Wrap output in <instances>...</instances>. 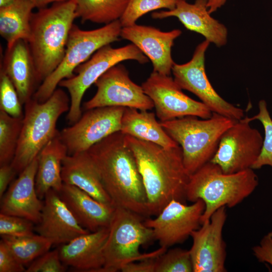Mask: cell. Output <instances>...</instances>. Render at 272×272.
<instances>
[{
	"label": "cell",
	"mask_w": 272,
	"mask_h": 272,
	"mask_svg": "<svg viewBox=\"0 0 272 272\" xmlns=\"http://www.w3.org/2000/svg\"><path fill=\"white\" fill-rule=\"evenodd\" d=\"M133 152L143 178L149 216H157L172 199L185 203L190 175L178 145L164 148L156 144L124 135Z\"/></svg>",
	"instance_id": "cell-1"
},
{
	"label": "cell",
	"mask_w": 272,
	"mask_h": 272,
	"mask_svg": "<svg viewBox=\"0 0 272 272\" xmlns=\"http://www.w3.org/2000/svg\"><path fill=\"white\" fill-rule=\"evenodd\" d=\"M114 207L149 216L147 197L134 154L124 134L114 133L88 151Z\"/></svg>",
	"instance_id": "cell-2"
},
{
	"label": "cell",
	"mask_w": 272,
	"mask_h": 272,
	"mask_svg": "<svg viewBox=\"0 0 272 272\" xmlns=\"http://www.w3.org/2000/svg\"><path fill=\"white\" fill-rule=\"evenodd\" d=\"M76 0L52 4L33 14L28 41L38 83L59 64L64 56L74 21Z\"/></svg>",
	"instance_id": "cell-3"
},
{
	"label": "cell",
	"mask_w": 272,
	"mask_h": 272,
	"mask_svg": "<svg viewBox=\"0 0 272 272\" xmlns=\"http://www.w3.org/2000/svg\"><path fill=\"white\" fill-rule=\"evenodd\" d=\"M258 185V177L252 168L226 174L218 165L210 161L190 175L186 199L192 202L198 199L204 201L202 224L220 208H233L241 203Z\"/></svg>",
	"instance_id": "cell-4"
},
{
	"label": "cell",
	"mask_w": 272,
	"mask_h": 272,
	"mask_svg": "<svg viewBox=\"0 0 272 272\" xmlns=\"http://www.w3.org/2000/svg\"><path fill=\"white\" fill-rule=\"evenodd\" d=\"M70 99L61 89H56L45 102L32 98L24 105L23 125L11 165L20 173L38 156L45 146L59 131V117L68 112Z\"/></svg>",
	"instance_id": "cell-5"
},
{
	"label": "cell",
	"mask_w": 272,
	"mask_h": 272,
	"mask_svg": "<svg viewBox=\"0 0 272 272\" xmlns=\"http://www.w3.org/2000/svg\"><path fill=\"white\" fill-rule=\"evenodd\" d=\"M238 121V120H237ZM237 120L213 112L208 119L186 116L160 122L181 148L184 167L190 175L211 161L224 132Z\"/></svg>",
	"instance_id": "cell-6"
},
{
	"label": "cell",
	"mask_w": 272,
	"mask_h": 272,
	"mask_svg": "<svg viewBox=\"0 0 272 272\" xmlns=\"http://www.w3.org/2000/svg\"><path fill=\"white\" fill-rule=\"evenodd\" d=\"M143 217L124 208L115 207L104 246L105 263L101 272L117 271L129 263L157 257L167 250L160 247L150 253H140L141 245L154 239L153 231L145 225Z\"/></svg>",
	"instance_id": "cell-7"
},
{
	"label": "cell",
	"mask_w": 272,
	"mask_h": 272,
	"mask_svg": "<svg viewBox=\"0 0 272 272\" xmlns=\"http://www.w3.org/2000/svg\"><path fill=\"white\" fill-rule=\"evenodd\" d=\"M122 28L119 20L90 30H82L74 24L62 60L38 86L32 98L39 102L46 101L62 80L74 75L77 67L102 47L118 41Z\"/></svg>",
	"instance_id": "cell-8"
},
{
	"label": "cell",
	"mask_w": 272,
	"mask_h": 272,
	"mask_svg": "<svg viewBox=\"0 0 272 272\" xmlns=\"http://www.w3.org/2000/svg\"><path fill=\"white\" fill-rule=\"evenodd\" d=\"M126 60H135L141 64L149 61L132 43L118 48L108 44L99 49L88 60L77 67L73 77L59 83L58 86L65 88L70 95V107L66 117L70 123H75L81 117L82 100L87 90L109 69Z\"/></svg>",
	"instance_id": "cell-9"
},
{
	"label": "cell",
	"mask_w": 272,
	"mask_h": 272,
	"mask_svg": "<svg viewBox=\"0 0 272 272\" xmlns=\"http://www.w3.org/2000/svg\"><path fill=\"white\" fill-rule=\"evenodd\" d=\"M210 42L205 40L195 48L191 59L183 64L174 62V80L182 90L196 95L213 112L235 120L244 116L243 110L221 97L212 86L205 69V53Z\"/></svg>",
	"instance_id": "cell-10"
},
{
	"label": "cell",
	"mask_w": 272,
	"mask_h": 272,
	"mask_svg": "<svg viewBox=\"0 0 272 272\" xmlns=\"http://www.w3.org/2000/svg\"><path fill=\"white\" fill-rule=\"evenodd\" d=\"M263 141L259 131L242 118L223 134L211 162L226 174L252 168L260 154Z\"/></svg>",
	"instance_id": "cell-11"
},
{
	"label": "cell",
	"mask_w": 272,
	"mask_h": 272,
	"mask_svg": "<svg viewBox=\"0 0 272 272\" xmlns=\"http://www.w3.org/2000/svg\"><path fill=\"white\" fill-rule=\"evenodd\" d=\"M124 109L106 106L87 110L76 122L62 129L60 138L67 155L87 151L109 135L120 131Z\"/></svg>",
	"instance_id": "cell-12"
},
{
	"label": "cell",
	"mask_w": 272,
	"mask_h": 272,
	"mask_svg": "<svg viewBox=\"0 0 272 272\" xmlns=\"http://www.w3.org/2000/svg\"><path fill=\"white\" fill-rule=\"evenodd\" d=\"M142 87L152 100L160 122L186 116L208 119L213 114L202 102L194 100L184 94L170 76L153 71Z\"/></svg>",
	"instance_id": "cell-13"
},
{
	"label": "cell",
	"mask_w": 272,
	"mask_h": 272,
	"mask_svg": "<svg viewBox=\"0 0 272 272\" xmlns=\"http://www.w3.org/2000/svg\"><path fill=\"white\" fill-rule=\"evenodd\" d=\"M97 92L84 103L87 110L96 107L118 106L150 110L154 107L151 99L145 93L142 86L130 78L127 70L118 63L109 69L95 82Z\"/></svg>",
	"instance_id": "cell-14"
},
{
	"label": "cell",
	"mask_w": 272,
	"mask_h": 272,
	"mask_svg": "<svg viewBox=\"0 0 272 272\" xmlns=\"http://www.w3.org/2000/svg\"><path fill=\"white\" fill-rule=\"evenodd\" d=\"M205 210V203L200 199L190 205L172 199L156 218H147L144 223L153 230L154 239L160 247L168 249L183 243L200 227Z\"/></svg>",
	"instance_id": "cell-15"
},
{
	"label": "cell",
	"mask_w": 272,
	"mask_h": 272,
	"mask_svg": "<svg viewBox=\"0 0 272 272\" xmlns=\"http://www.w3.org/2000/svg\"><path fill=\"white\" fill-rule=\"evenodd\" d=\"M227 219L226 207L217 210L190 237L189 252L193 272H225L226 246L223 229Z\"/></svg>",
	"instance_id": "cell-16"
},
{
	"label": "cell",
	"mask_w": 272,
	"mask_h": 272,
	"mask_svg": "<svg viewBox=\"0 0 272 272\" xmlns=\"http://www.w3.org/2000/svg\"><path fill=\"white\" fill-rule=\"evenodd\" d=\"M180 29L162 31L150 26L135 24L122 27L120 37L134 44L152 62L153 71L170 76L174 62L171 50Z\"/></svg>",
	"instance_id": "cell-17"
},
{
	"label": "cell",
	"mask_w": 272,
	"mask_h": 272,
	"mask_svg": "<svg viewBox=\"0 0 272 272\" xmlns=\"http://www.w3.org/2000/svg\"><path fill=\"white\" fill-rule=\"evenodd\" d=\"M37 168L38 156L12 182L1 198V213L24 218L36 224L40 222L43 203L35 188Z\"/></svg>",
	"instance_id": "cell-18"
},
{
	"label": "cell",
	"mask_w": 272,
	"mask_h": 272,
	"mask_svg": "<svg viewBox=\"0 0 272 272\" xmlns=\"http://www.w3.org/2000/svg\"><path fill=\"white\" fill-rule=\"evenodd\" d=\"M40 222L36 231L53 244H63L90 232L78 222L58 192L49 190L44 196Z\"/></svg>",
	"instance_id": "cell-19"
},
{
	"label": "cell",
	"mask_w": 272,
	"mask_h": 272,
	"mask_svg": "<svg viewBox=\"0 0 272 272\" xmlns=\"http://www.w3.org/2000/svg\"><path fill=\"white\" fill-rule=\"evenodd\" d=\"M211 14L208 0H195L193 4L177 0L173 9L154 12L151 16L156 19L175 17L187 29L201 34L210 43L222 47L227 42V28Z\"/></svg>",
	"instance_id": "cell-20"
},
{
	"label": "cell",
	"mask_w": 272,
	"mask_h": 272,
	"mask_svg": "<svg viewBox=\"0 0 272 272\" xmlns=\"http://www.w3.org/2000/svg\"><path fill=\"white\" fill-rule=\"evenodd\" d=\"M109 228L82 235L63 244L58 251L65 265L82 271H98L104 266V246L108 236Z\"/></svg>",
	"instance_id": "cell-21"
},
{
	"label": "cell",
	"mask_w": 272,
	"mask_h": 272,
	"mask_svg": "<svg viewBox=\"0 0 272 272\" xmlns=\"http://www.w3.org/2000/svg\"><path fill=\"white\" fill-rule=\"evenodd\" d=\"M1 72L12 82L22 105L33 97L39 83L27 41L19 40L7 49Z\"/></svg>",
	"instance_id": "cell-22"
},
{
	"label": "cell",
	"mask_w": 272,
	"mask_h": 272,
	"mask_svg": "<svg viewBox=\"0 0 272 272\" xmlns=\"http://www.w3.org/2000/svg\"><path fill=\"white\" fill-rule=\"evenodd\" d=\"M79 223L90 232L109 227L115 208L103 204L75 186L63 183L58 192Z\"/></svg>",
	"instance_id": "cell-23"
},
{
	"label": "cell",
	"mask_w": 272,
	"mask_h": 272,
	"mask_svg": "<svg viewBox=\"0 0 272 272\" xmlns=\"http://www.w3.org/2000/svg\"><path fill=\"white\" fill-rule=\"evenodd\" d=\"M61 178L63 183L75 186L98 201L114 207L87 151L67 155L64 158Z\"/></svg>",
	"instance_id": "cell-24"
},
{
	"label": "cell",
	"mask_w": 272,
	"mask_h": 272,
	"mask_svg": "<svg viewBox=\"0 0 272 272\" xmlns=\"http://www.w3.org/2000/svg\"><path fill=\"white\" fill-rule=\"evenodd\" d=\"M67 155V148L60 139L59 132L39 154L35 188L40 199L44 198L50 189L58 192L61 190L63 183L61 178L62 163Z\"/></svg>",
	"instance_id": "cell-25"
},
{
	"label": "cell",
	"mask_w": 272,
	"mask_h": 272,
	"mask_svg": "<svg viewBox=\"0 0 272 272\" xmlns=\"http://www.w3.org/2000/svg\"><path fill=\"white\" fill-rule=\"evenodd\" d=\"M142 140L150 142L163 147L173 148L179 145L166 132L155 114L148 110L125 107L120 131Z\"/></svg>",
	"instance_id": "cell-26"
},
{
	"label": "cell",
	"mask_w": 272,
	"mask_h": 272,
	"mask_svg": "<svg viewBox=\"0 0 272 272\" xmlns=\"http://www.w3.org/2000/svg\"><path fill=\"white\" fill-rule=\"evenodd\" d=\"M34 8L29 0H16L0 8V34L7 42V49L19 40L28 41Z\"/></svg>",
	"instance_id": "cell-27"
},
{
	"label": "cell",
	"mask_w": 272,
	"mask_h": 272,
	"mask_svg": "<svg viewBox=\"0 0 272 272\" xmlns=\"http://www.w3.org/2000/svg\"><path fill=\"white\" fill-rule=\"evenodd\" d=\"M129 0H76L77 17L82 22L108 24L119 20Z\"/></svg>",
	"instance_id": "cell-28"
},
{
	"label": "cell",
	"mask_w": 272,
	"mask_h": 272,
	"mask_svg": "<svg viewBox=\"0 0 272 272\" xmlns=\"http://www.w3.org/2000/svg\"><path fill=\"white\" fill-rule=\"evenodd\" d=\"M2 240L21 264L30 263L50 249L53 243L38 234L27 236H2Z\"/></svg>",
	"instance_id": "cell-29"
},
{
	"label": "cell",
	"mask_w": 272,
	"mask_h": 272,
	"mask_svg": "<svg viewBox=\"0 0 272 272\" xmlns=\"http://www.w3.org/2000/svg\"><path fill=\"white\" fill-rule=\"evenodd\" d=\"M23 119L0 110V166L11 163L15 157Z\"/></svg>",
	"instance_id": "cell-30"
},
{
	"label": "cell",
	"mask_w": 272,
	"mask_h": 272,
	"mask_svg": "<svg viewBox=\"0 0 272 272\" xmlns=\"http://www.w3.org/2000/svg\"><path fill=\"white\" fill-rule=\"evenodd\" d=\"M177 0H129L119 21L122 27L132 26L147 13L159 9H173Z\"/></svg>",
	"instance_id": "cell-31"
},
{
	"label": "cell",
	"mask_w": 272,
	"mask_h": 272,
	"mask_svg": "<svg viewBox=\"0 0 272 272\" xmlns=\"http://www.w3.org/2000/svg\"><path fill=\"white\" fill-rule=\"evenodd\" d=\"M259 112L252 117H246L248 121L258 120L262 123L264 130V138L260 154L253 165L252 169H259L268 165L272 167V119L265 100H261L258 103Z\"/></svg>",
	"instance_id": "cell-32"
},
{
	"label": "cell",
	"mask_w": 272,
	"mask_h": 272,
	"mask_svg": "<svg viewBox=\"0 0 272 272\" xmlns=\"http://www.w3.org/2000/svg\"><path fill=\"white\" fill-rule=\"evenodd\" d=\"M189 250L174 248L167 250L156 259L155 272H192Z\"/></svg>",
	"instance_id": "cell-33"
},
{
	"label": "cell",
	"mask_w": 272,
	"mask_h": 272,
	"mask_svg": "<svg viewBox=\"0 0 272 272\" xmlns=\"http://www.w3.org/2000/svg\"><path fill=\"white\" fill-rule=\"evenodd\" d=\"M17 92L9 77L0 72V110L16 118L24 117V113Z\"/></svg>",
	"instance_id": "cell-34"
},
{
	"label": "cell",
	"mask_w": 272,
	"mask_h": 272,
	"mask_svg": "<svg viewBox=\"0 0 272 272\" xmlns=\"http://www.w3.org/2000/svg\"><path fill=\"white\" fill-rule=\"evenodd\" d=\"M33 223L19 216L0 214V235L21 237L34 235Z\"/></svg>",
	"instance_id": "cell-35"
},
{
	"label": "cell",
	"mask_w": 272,
	"mask_h": 272,
	"mask_svg": "<svg viewBox=\"0 0 272 272\" xmlns=\"http://www.w3.org/2000/svg\"><path fill=\"white\" fill-rule=\"evenodd\" d=\"M66 265L62 262L58 249L48 251L33 262L28 268L26 272H64Z\"/></svg>",
	"instance_id": "cell-36"
},
{
	"label": "cell",
	"mask_w": 272,
	"mask_h": 272,
	"mask_svg": "<svg viewBox=\"0 0 272 272\" xmlns=\"http://www.w3.org/2000/svg\"><path fill=\"white\" fill-rule=\"evenodd\" d=\"M24 265L13 256L4 242H0V272L26 271Z\"/></svg>",
	"instance_id": "cell-37"
},
{
	"label": "cell",
	"mask_w": 272,
	"mask_h": 272,
	"mask_svg": "<svg viewBox=\"0 0 272 272\" xmlns=\"http://www.w3.org/2000/svg\"><path fill=\"white\" fill-rule=\"evenodd\" d=\"M252 251L259 262L267 263L272 266V231L266 234L258 245L253 247Z\"/></svg>",
	"instance_id": "cell-38"
},
{
	"label": "cell",
	"mask_w": 272,
	"mask_h": 272,
	"mask_svg": "<svg viewBox=\"0 0 272 272\" xmlns=\"http://www.w3.org/2000/svg\"><path fill=\"white\" fill-rule=\"evenodd\" d=\"M157 257L146 258L139 260V262L134 261L129 263L123 266L120 271L123 272H155Z\"/></svg>",
	"instance_id": "cell-39"
},
{
	"label": "cell",
	"mask_w": 272,
	"mask_h": 272,
	"mask_svg": "<svg viewBox=\"0 0 272 272\" xmlns=\"http://www.w3.org/2000/svg\"><path fill=\"white\" fill-rule=\"evenodd\" d=\"M0 166V198H1L17 172L11 163Z\"/></svg>",
	"instance_id": "cell-40"
},
{
	"label": "cell",
	"mask_w": 272,
	"mask_h": 272,
	"mask_svg": "<svg viewBox=\"0 0 272 272\" xmlns=\"http://www.w3.org/2000/svg\"><path fill=\"white\" fill-rule=\"evenodd\" d=\"M227 0H208V8L210 14L214 13L223 6Z\"/></svg>",
	"instance_id": "cell-41"
},
{
	"label": "cell",
	"mask_w": 272,
	"mask_h": 272,
	"mask_svg": "<svg viewBox=\"0 0 272 272\" xmlns=\"http://www.w3.org/2000/svg\"><path fill=\"white\" fill-rule=\"evenodd\" d=\"M34 5L35 8L39 9L46 8L50 4L65 2L69 0H29Z\"/></svg>",
	"instance_id": "cell-42"
},
{
	"label": "cell",
	"mask_w": 272,
	"mask_h": 272,
	"mask_svg": "<svg viewBox=\"0 0 272 272\" xmlns=\"http://www.w3.org/2000/svg\"><path fill=\"white\" fill-rule=\"evenodd\" d=\"M16 0H0V8L8 6L13 3Z\"/></svg>",
	"instance_id": "cell-43"
},
{
	"label": "cell",
	"mask_w": 272,
	"mask_h": 272,
	"mask_svg": "<svg viewBox=\"0 0 272 272\" xmlns=\"http://www.w3.org/2000/svg\"><path fill=\"white\" fill-rule=\"evenodd\" d=\"M185 1H186V0H185Z\"/></svg>",
	"instance_id": "cell-44"
}]
</instances>
